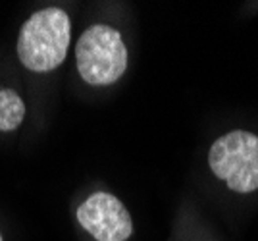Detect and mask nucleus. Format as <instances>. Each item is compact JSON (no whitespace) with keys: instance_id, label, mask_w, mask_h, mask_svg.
I'll return each mask as SVG.
<instances>
[{"instance_id":"f257e3e1","label":"nucleus","mask_w":258,"mask_h":241,"mask_svg":"<svg viewBox=\"0 0 258 241\" xmlns=\"http://www.w3.org/2000/svg\"><path fill=\"white\" fill-rule=\"evenodd\" d=\"M70 18L60 8H44L23 23L18 56L33 72H50L64 62L70 46Z\"/></svg>"},{"instance_id":"f03ea898","label":"nucleus","mask_w":258,"mask_h":241,"mask_svg":"<svg viewBox=\"0 0 258 241\" xmlns=\"http://www.w3.org/2000/svg\"><path fill=\"white\" fill-rule=\"evenodd\" d=\"M76 58L79 76L91 85H110L127 68V48L118 31L108 25H91L79 37Z\"/></svg>"},{"instance_id":"7ed1b4c3","label":"nucleus","mask_w":258,"mask_h":241,"mask_svg":"<svg viewBox=\"0 0 258 241\" xmlns=\"http://www.w3.org/2000/svg\"><path fill=\"white\" fill-rule=\"evenodd\" d=\"M208 164L218 179L237 193L258 189V137L250 132L235 130L216 139Z\"/></svg>"},{"instance_id":"20e7f679","label":"nucleus","mask_w":258,"mask_h":241,"mask_svg":"<svg viewBox=\"0 0 258 241\" xmlns=\"http://www.w3.org/2000/svg\"><path fill=\"white\" fill-rule=\"evenodd\" d=\"M77 220L95 239L125 241L133 231L127 208L110 193L98 191L77 208Z\"/></svg>"},{"instance_id":"39448f33","label":"nucleus","mask_w":258,"mask_h":241,"mask_svg":"<svg viewBox=\"0 0 258 241\" xmlns=\"http://www.w3.org/2000/svg\"><path fill=\"white\" fill-rule=\"evenodd\" d=\"M25 114V106L20 95L12 89H0V130L12 132L20 128Z\"/></svg>"},{"instance_id":"423d86ee","label":"nucleus","mask_w":258,"mask_h":241,"mask_svg":"<svg viewBox=\"0 0 258 241\" xmlns=\"http://www.w3.org/2000/svg\"><path fill=\"white\" fill-rule=\"evenodd\" d=\"M0 241H2V237H0Z\"/></svg>"}]
</instances>
